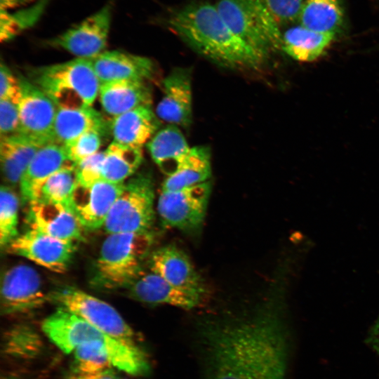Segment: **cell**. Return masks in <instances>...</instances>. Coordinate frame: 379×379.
<instances>
[{"label":"cell","instance_id":"1","mask_svg":"<svg viewBox=\"0 0 379 379\" xmlns=\"http://www.w3.org/2000/svg\"><path fill=\"white\" fill-rule=\"evenodd\" d=\"M291 258L281 261L260 300L237 312L207 316L197 322L202 379H286Z\"/></svg>","mask_w":379,"mask_h":379},{"label":"cell","instance_id":"2","mask_svg":"<svg viewBox=\"0 0 379 379\" xmlns=\"http://www.w3.org/2000/svg\"><path fill=\"white\" fill-rule=\"evenodd\" d=\"M168 24L192 48L221 67L258 69L265 60L230 29L208 1L191 2L173 11Z\"/></svg>","mask_w":379,"mask_h":379},{"label":"cell","instance_id":"3","mask_svg":"<svg viewBox=\"0 0 379 379\" xmlns=\"http://www.w3.org/2000/svg\"><path fill=\"white\" fill-rule=\"evenodd\" d=\"M48 339L65 354L79 345L100 343L107 350L114 367L135 376L145 375L150 365L140 346H129L94 327L74 313L58 307L41 324Z\"/></svg>","mask_w":379,"mask_h":379},{"label":"cell","instance_id":"4","mask_svg":"<svg viewBox=\"0 0 379 379\" xmlns=\"http://www.w3.org/2000/svg\"><path fill=\"white\" fill-rule=\"evenodd\" d=\"M29 77L58 108L91 107L100 86L91 60L86 58L34 67Z\"/></svg>","mask_w":379,"mask_h":379},{"label":"cell","instance_id":"5","mask_svg":"<svg viewBox=\"0 0 379 379\" xmlns=\"http://www.w3.org/2000/svg\"><path fill=\"white\" fill-rule=\"evenodd\" d=\"M153 239L152 232L109 234L96 261L94 284L122 289L144 267Z\"/></svg>","mask_w":379,"mask_h":379},{"label":"cell","instance_id":"6","mask_svg":"<svg viewBox=\"0 0 379 379\" xmlns=\"http://www.w3.org/2000/svg\"><path fill=\"white\" fill-rule=\"evenodd\" d=\"M214 5L230 29L265 60L281 48L279 25L262 0H215Z\"/></svg>","mask_w":379,"mask_h":379},{"label":"cell","instance_id":"7","mask_svg":"<svg viewBox=\"0 0 379 379\" xmlns=\"http://www.w3.org/2000/svg\"><path fill=\"white\" fill-rule=\"evenodd\" d=\"M152 178L139 174L124 183L103 227L108 234L151 232L154 222Z\"/></svg>","mask_w":379,"mask_h":379},{"label":"cell","instance_id":"8","mask_svg":"<svg viewBox=\"0 0 379 379\" xmlns=\"http://www.w3.org/2000/svg\"><path fill=\"white\" fill-rule=\"evenodd\" d=\"M48 298L111 337L129 346H139L132 328L107 302L74 287L54 291Z\"/></svg>","mask_w":379,"mask_h":379},{"label":"cell","instance_id":"9","mask_svg":"<svg viewBox=\"0 0 379 379\" xmlns=\"http://www.w3.org/2000/svg\"><path fill=\"white\" fill-rule=\"evenodd\" d=\"M211 191L209 180L180 190L161 191L157 212L162 224L190 236L200 234Z\"/></svg>","mask_w":379,"mask_h":379},{"label":"cell","instance_id":"10","mask_svg":"<svg viewBox=\"0 0 379 379\" xmlns=\"http://www.w3.org/2000/svg\"><path fill=\"white\" fill-rule=\"evenodd\" d=\"M20 98L18 103V134L44 146L54 141V123L58 111L55 102L29 79L18 77Z\"/></svg>","mask_w":379,"mask_h":379},{"label":"cell","instance_id":"11","mask_svg":"<svg viewBox=\"0 0 379 379\" xmlns=\"http://www.w3.org/2000/svg\"><path fill=\"white\" fill-rule=\"evenodd\" d=\"M112 17L111 4L50 40L48 44L79 58L91 59L104 52Z\"/></svg>","mask_w":379,"mask_h":379},{"label":"cell","instance_id":"12","mask_svg":"<svg viewBox=\"0 0 379 379\" xmlns=\"http://www.w3.org/2000/svg\"><path fill=\"white\" fill-rule=\"evenodd\" d=\"M75 248L74 241L62 240L29 228L13 240L6 250L51 271L62 273L67 270Z\"/></svg>","mask_w":379,"mask_h":379},{"label":"cell","instance_id":"13","mask_svg":"<svg viewBox=\"0 0 379 379\" xmlns=\"http://www.w3.org/2000/svg\"><path fill=\"white\" fill-rule=\"evenodd\" d=\"M41 278L33 267L20 264L4 272L1 281L2 314L22 313L36 309L47 300Z\"/></svg>","mask_w":379,"mask_h":379},{"label":"cell","instance_id":"14","mask_svg":"<svg viewBox=\"0 0 379 379\" xmlns=\"http://www.w3.org/2000/svg\"><path fill=\"white\" fill-rule=\"evenodd\" d=\"M124 185V183H114L104 179L87 187L77 185L69 209L83 228L98 230L104 226Z\"/></svg>","mask_w":379,"mask_h":379},{"label":"cell","instance_id":"15","mask_svg":"<svg viewBox=\"0 0 379 379\" xmlns=\"http://www.w3.org/2000/svg\"><path fill=\"white\" fill-rule=\"evenodd\" d=\"M122 289L129 296L149 305H169L185 310L199 306L204 297L177 288L145 267Z\"/></svg>","mask_w":379,"mask_h":379},{"label":"cell","instance_id":"16","mask_svg":"<svg viewBox=\"0 0 379 379\" xmlns=\"http://www.w3.org/2000/svg\"><path fill=\"white\" fill-rule=\"evenodd\" d=\"M147 266L177 288L202 297L206 293L202 278L190 258L174 244L161 246L151 252Z\"/></svg>","mask_w":379,"mask_h":379},{"label":"cell","instance_id":"17","mask_svg":"<svg viewBox=\"0 0 379 379\" xmlns=\"http://www.w3.org/2000/svg\"><path fill=\"white\" fill-rule=\"evenodd\" d=\"M163 87L164 95L156 109L159 119L171 125L190 126L192 120L191 70L175 68L164 79Z\"/></svg>","mask_w":379,"mask_h":379},{"label":"cell","instance_id":"18","mask_svg":"<svg viewBox=\"0 0 379 379\" xmlns=\"http://www.w3.org/2000/svg\"><path fill=\"white\" fill-rule=\"evenodd\" d=\"M27 215L29 228L62 240L82 239V226L71 210L59 204L31 201Z\"/></svg>","mask_w":379,"mask_h":379},{"label":"cell","instance_id":"19","mask_svg":"<svg viewBox=\"0 0 379 379\" xmlns=\"http://www.w3.org/2000/svg\"><path fill=\"white\" fill-rule=\"evenodd\" d=\"M91 60L100 84L121 80L145 81L154 72L149 58L119 51H104Z\"/></svg>","mask_w":379,"mask_h":379},{"label":"cell","instance_id":"20","mask_svg":"<svg viewBox=\"0 0 379 379\" xmlns=\"http://www.w3.org/2000/svg\"><path fill=\"white\" fill-rule=\"evenodd\" d=\"M160 124L151 105H144L113 117L109 128L114 142L142 149L159 131Z\"/></svg>","mask_w":379,"mask_h":379},{"label":"cell","instance_id":"21","mask_svg":"<svg viewBox=\"0 0 379 379\" xmlns=\"http://www.w3.org/2000/svg\"><path fill=\"white\" fill-rule=\"evenodd\" d=\"M74 166L62 145L50 143L41 147L19 182L22 199L29 203L41 185L60 169Z\"/></svg>","mask_w":379,"mask_h":379},{"label":"cell","instance_id":"22","mask_svg":"<svg viewBox=\"0 0 379 379\" xmlns=\"http://www.w3.org/2000/svg\"><path fill=\"white\" fill-rule=\"evenodd\" d=\"M98 95L103 110L113 117L152 104L151 89L142 81L121 80L102 83L100 84Z\"/></svg>","mask_w":379,"mask_h":379},{"label":"cell","instance_id":"23","mask_svg":"<svg viewBox=\"0 0 379 379\" xmlns=\"http://www.w3.org/2000/svg\"><path fill=\"white\" fill-rule=\"evenodd\" d=\"M147 147L154 163L167 176L179 170L191 149L179 127L171 124L158 131Z\"/></svg>","mask_w":379,"mask_h":379},{"label":"cell","instance_id":"24","mask_svg":"<svg viewBox=\"0 0 379 379\" xmlns=\"http://www.w3.org/2000/svg\"><path fill=\"white\" fill-rule=\"evenodd\" d=\"M107 123L101 114L91 107L81 108H58L54 123V141L65 145L89 131L103 133Z\"/></svg>","mask_w":379,"mask_h":379},{"label":"cell","instance_id":"25","mask_svg":"<svg viewBox=\"0 0 379 379\" xmlns=\"http://www.w3.org/2000/svg\"><path fill=\"white\" fill-rule=\"evenodd\" d=\"M335 34L314 31L300 25L282 34L281 48L294 60L312 62L326 51Z\"/></svg>","mask_w":379,"mask_h":379},{"label":"cell","instance_id":"26","mask_svg":"<svg viewBox=\"0 0 379 379\" xmlns=\"http://www.w3.org/2000/svg\"><path fill=\"white\" fill-rule=\"evenodd\" d=\"M43 145L20 134L1 136L0 160L3 175L11 185L21 177Z\"/></svg>","mask_w":379,"mask_h":379},{"label":"cell","instance_id":"27","mask_svg":"<svg viewBox=\"0 0 379 379\" xmlns=\"http://www.w3.org/2000/svg\"><path fill=\"white\" fill-rule=\"evenodd\" d=\"M211 171V149L206 145L192 147L179 170L165 179L161 191L180 190L208 181Z\"/></svg>","mask_w":379,"mask_h":379},{"label":"cell","instance_id":"28","mask_svg":"<svg viewBox=\"0 0 379 379\" xmlns=\"http://www.w3.org/2000/svg\"><path fill=\"white\" fill-rule=\"evenodd\" d=\"M343 17L342 0H305L298 19L310 29L336 34Z\"/></svg>","mask_w":379,"mask_h":379},{"label":"cell","instance_id":"29","mask_svg":"<svg viewBox=\"0 0 379 379\" xmlns=\"http://www.w3.org/2000/svg\"><path fill=\"white\" fill-rule=\"evenodd\" d=\"M143 160L142 149L112 141L105 151L102 178L124 183L139 168Z\"/></svg>","mask_w":379,"mask_h":379},{"label":"cell","instance_id":"30","mask_svg":"<svg viewBox=\"0 0 379 379\" xmlns=\"http://www.w3.org/2000/svg\"><path fill=\"white\" fill-rule=\"evenodd\" d=\"M77 186L74 166L63 168L41 185L31 201L59 204L69 208L70 201Z\"/></svg>","mask_w":379,"mask_h":379},{"label":"cell","instance_id":"31","mask_svg":"<svg viewBox=\"0 0 379 379\" xmlns=\"http://www.w3.org/2000/svg\"><path fill=\"white\" fill-rule=\"evenodd\" d=\"M39 335L27 326H16L6 331L3 339L2 351L8 357L29 359L36 357L42 349Z\"/></svg>","mask_w":379,"mask_h":379},{"label":"cell","instance_id":"32","mask_svg":"<svg viewBox=\"0 0 379 379\" xmlns=\"http://www.w3.org/2000/svg\"><path fill=\"white\" fill-rule=\"evenodd\" d=\"M48 0H39L27 8L9 13L1 11L0 38L6 41L34 25L42 15Z\"/></svg>","mask_w":379,"mask_h":379},{"label":"cell","instance_id":"33","mask_svg":"<svg viewBox=\"0 0 379 379\" xmlns=\"http://www.w3.org/2000/svg\"><path fill=\"white\" fill-rule=\"evenodd\" d=\"M73 372L92 373L113 366L107 348L100 343H86L74 351Z\"/></svg>","mask_w":379,"mask_h":379},{"label":"cell","instance_id":"34","mask_svg":"<svg viewBox=\"0 0 379 379\" xmlns=\"http://www.w3.org/2000/svg\"><path fill=\"white\" fill-rule=\"evenodd\" d=\"M19 199L8 187L2 185L0 192V245L2 249L19 234L18 225Z\"/></svg>","mask_w":379,"mask_h":379},{"label":"cell","instance_id":"35","mask_svg":"<svg viewBox=\"0 0 379 379\" xmlns=\"http://www.w3.org/2000/svg\"><path fill=\"white\" fill-rule=\"evenodd\" d=\"M103 135L99 131H89L63 146L74 165L99 152Z\"/></svg>","mask_w":379,"mask_h":379},{"label":"cell","instance_id":"36","mask_svg":"<svg viewBox=\"0 0 379 379\" xmlns=\"http://www.w3.org/2000/svg\"><path fill=\"white\" fill-rule=\"evenodd\" d=\"M105 151L83 159L74 165L77 185L90 186L102 178Z\"/></svg>","mask_w":379,"mask_h":379},{"label":"cell","instance_id":"37","mask_svg":"<svg viewBox=\"0 0 379 379\" xmlns=\"http://www.w3.org/2000/svg\"><path fill=\"white\" fill-rule=\"evenodd\" d=\"M305 0H262L267 11L279 25L298 18Z\"/></svg>","mask_w":379,"mask_h":379},{"label":"cell","instance_id":"38","mask_svg":"<svg viewBox=\"0 0 379 379\" xmlns=\"http://www.w3.org/2000/svg\"><path fill=\"white\" fill-rule=\"evenodd\" d=\"M19 125L18 104L10 100H0L1 136L18 133Z\"/></svg>","mask_w":379,"mask_h":379},{"label":"cell","instance_id":"39","mask_svg":"<svg viewBox=\"0 0 379 379\" xmlns=\"http://www.w3.org/2000/svg\"><path fill=\"white\" fill-rule=\"evenodd\" d=\"M21 90L18 77L4 63L0 65V100L19 103Z\"/></svg>","mask_w":379,"mask_h":379},{"label":"cell","instance_id":"40","mask_svg":"<svg viewBox=\"0 0 379 379\" xmlns=\"http://www.w3.org/2000/svg\"><path fill=\"white\" fill-rule=\"evenodd\" d=\"M68 379H122L112 368L92 373H72Z\"/></svg>","mask_w":379,"mask_h":379},{"label":"cell","instance_id":"41","mask_svg":"<svg viewBox=\"0 0 379 379\" xmlns=\"http://www.w3.org/2000/svg\"><path fill=\"white\" fill-rule=\"evenodd\" d=\"M366 342L374 351L379 354V315L371 328Z\"/></svg>","mask_w":379,"mask_h":379},{"label":"cell","instance_id":"42","mask_svg":"<svg viewBox=\"0 0 379 379\" xmlns=\"http://www.w3.org/2000/svg\"><path fill=\"white\" fill-rule=\"evenodd\" d=\"M2 379H14V378H2Z\"/></svg>","mask_w":379,"mask_h":379}]
</instances>
